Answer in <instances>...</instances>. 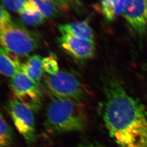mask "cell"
I'll use <instances>...</instances> for the list:
<instances>
[{
	"label": "cell",
	"mask_w": 147,
	"mask_h": 147,
	"mask_svg": "<svg viewBox=\"0 0 147 147\" xmlns=\"http://www.w3.org/2000/svg\"><path fill=\"white\" fill-rule=\"evenodd\" d=\"M102 119L117 147H147V109L114 77L104 86Z\"/></svg>",
	"instance_id": "cell-1"
},
{
	"label": "cell",
	"mask_w": 147,
	"mask_h": 147,
	"mask_svg": "<svg viewBox=\"0 0 147 147\" xmlns=\"http://www.w3.org/2000/svg\"><path fill=\"white\" fill-rule=\"evenodd\" d=\"M88 123L81 102L54 97L48 104L44 126L50 133L81 131L86 129Z\"/></svg>",
	"instance_id": "cell-2"
},
{
	"label": "cell",
	"mask_w": 147,
	"mask_h": 147,
	"mask_svg": "<svg viewBox=\"0 0 147 147\" xmlns=\"http://www.w3.org/2000/svg\"><path fill=\"white\" fill-rule=\"evenodd\" d=\"M40 36L20 23L12 22L0 31V46L18 57H26L38 49Z\"/></svg>",
	"instance_id": "cell-3"
},
{
	"label": "cell",
	"mask_w": 147,
	"mask_h": 147,
	"mask_svg": "<svg viewBox=\"0 0 147 147\" xmlns=\"http://www.w3.org/2000/svg\"><path fill=\"white\" fill-rule=\"evenodd\" d=\"M45 81L47 88L54 97L81 102L86 96L85 86L72 73L59 71L55 75H47Z\"/></svg>",
	"instance_id": "cell-4"
},
{
	"label": "cell",
	"mask_w": 147,
	"mask_h": 147,
	"mask_svg": "<svg viewBox=\"0 0 147 147\" xmlns=\"http://www.w3.org/2000/svg\"><path fill=\"white\" fill-rule=\"evenodd\" d=\"M5 109L27 144H33L36 138L34 112L16 98L10 99L6 104Z\"/></svg>",
	"instance_id": "cell-5"
},
{
	"label": "cell",
	"mask_w": 147,
	"mask_h": 147,
	"mask_svg": "<svg viewBox=\"0 0 147 147\" xmlns=\"http://www.w3.org/2000/svg\"><path fill=\"white\" fill-rule=\"evenodd\" d=\"M9 86L16 99L34 112L41 109L42 96L39 85L21 71L11 78Z\"/></svg>",
	"instance_id": "cell-6"
},
{
	"label": "cell",
	"mask_w": 147,
	"mask_h": 147,
	"mask_svg": "<svg viewBox=\"0 0 147 147\" xmlns=\"http://www.w3.org/2000/svg\"><path fill=\"white\" fill-rule=\"evenodd\" d=\"M60 47L73 58L85 61L93 58L96 53L95 42L83 38L61 34L57 38Z\"/></svg>",
	"instance_id": "cell-7"
},
{
	"label": "cell",
	"mask_w": 147,
	"mask_h": 147,
	"mask_svg": "<svg viewBox=\"0 0 147 147\" xmlns=\"http://www.w3.org/2000/svg\"><path fill=\"white\" fill-rule=\"evenodd\" d=\"M123 14L135 33L142 36L147 32V0H125Z\"/></svg>",
	"instance_id": "cell-8"
},
{
	"label": "cell",
	"mask_w": 147,
	"mask_h": 147,
	"mask_svg": "<svg viewBox=\"0 0 147 147\" xmlns=\"http://www.w3.org/2000/svg\"><path fill=\"white\" fill-rule=\"evenodd\" d=\"M21 62L18 55L0 47V74L12 78L21 71Z\"/></svg>",
	"instance_id": "cell-9"
},
{
	"label": "cell",
	"mask_w": 147,
	"mask_h": 147,
	"mask_svg": "<svg viewBox=\"0 0 147 147\" xmlns=\"http://www.w3.org/2000/svg\"><path fill=\"white\" fill-rule=\"evenodd\" d=\"M58 28L61 34H68L94 41L95 36L93 31L86 21L74 22L60 24L58 26Z\"/></svg>",
	"instance_id": "cell-10"
},
{
	"label": "cell",
	"mask_w": 147,
	"mask_h": 147,
	"mask_svg": "<svg viewBox=\"0 0 147 147\" xmlns=\"http://www.w3.org/2000/svg\"><path fill=\"white\" fill-rule=\"evenodd\" d=\"M42 58L39 55H34L22 64L21 72L35 83L39 85L42 75Z\"/></svg>",
	"instance_id": "cell-11"
},
{
	"label": "cell",
	"mask_w": 147,
	"mask_h": 147,
	"mask_svg": "<svg viewBox=\"0 0 147 147\" xmlns=\"http://www.w3.org/2000/svg\"><path fill=\"white\" fill-rule=\"evenodd\" d=\"M18 13L22 23L30 26H38L45 21V17L38 7L29 0L23 10Z\"/></svg>",
	"instance_id": "cell-12"
},
{
	"label": "cell",
	"mask_w": 147,
	"mask_h": 147,
	"mask_svg": "<svg viewBox=\"0 0 147 147\" xmlns=\"http://www.w3.org/2000/svg\"><path fill=\"white\" fill-rule=\"evenodd\" d=\"M125 0H101L102 13L107 21H113L123 13Z\"/></svg>",
	"instance_id": "cell-13"
},
{
	"label": "cell",
	"mask_w": 147,
	"mask_h": 147,
	"mask_svg": "<svg viewBox=\"0 0 147 147\" xmlns=\"http://www.w3.org/2000/svg\"><path fill=\"white\" fill-rule=\"evenodd\" d=\"M32 1L45 19L52 18L57 16L60 8L64 7L56 0H29Z\"/></svg>",
	"instance_id": "cell-14"
},
{
	"label": "cell",
	"mask_w": 147,
	"mask_h": 147,
	"mask_svg": "<svg viewBox=\"0 0 147 147\" xmlns=\"http://www.w3.org/2000/svg\"><path fill=\"white\" fill-rule=\"evenodd\" d=\"M42 65L43 71L47 75H55L59 71L57 59L54 54H51L42 58Z\"/></svg>",
	"instance_id": "cell-15"
},
{
	"label": "cell",
	"mask_w": 147,
	"mask_h": 147,
	"mask_svg": "<svg viewBox=\"0 0 147 147\" xmlns=\"http://www.w3.org/2000/svg\"><path fill=\"white\" fill-rule=\"evenodd\" d=\"M0 1L4 8L19 13L24 8L28 0H0Z\"/></svg>",
	"instance_id": "cell-16"
},
{
	"label": "cell",
	"mask_w": 147,
	"mask_h": 147,
	"mask_svg": "<svg viewBox=\"0 0 147 147\" xmlns=\"http://www.w3.org/2000/svg\"><path fill=\"white\" fill-rule=\"evenodd\" d=\"M11 17L8 11L0 4V31L12 22Z\"/></svg>",
	"instance_id": "cell-17"
},
{
	"label": "cell",
	"mask_w": 147,
	"mask_h": 147,
	"mask_svg": "<svg viewBox=\"0 0 147 147\" xmlns=\"http://www.w3.org/2000/svg\"><path fill=\"white\" fill-rule=\"evenodd\" d=\"M13 140L0 132V147H11Z\"/></svg>",
	"instance_id": "cell-18"
},
{
	"label": "cell",
	"mask_w": 147,
	"mask_h": 147,
	"mask_svg": "<svg viewBox=\"0 0 147 147\" xmlns=\"http://www.w3.org/2000/svg\"><path fill=\"white\" fill-rule=\"evenodd\" d=\"M64 8H67L69 5H75L79 4L78 0H56Z\"/></svg>",
	"instance_id": "cell-19"
},
{
	"label": "cell",
	"mask_w": 147,
	"mask_h": 147,
	"mask_svg": "<svg viewBox=\"0 0 147 147\" xmlns=\"http://www.w3.org/2000/svg\"><path fill=\"white\" fill-rule=\"evenodd\" d=\"M77 147H104L98 143H87L80 145Z\"/></svg>",
	"instance_id": "cell-20"
},
{
	"label": "cell",
	"mask_w": 147,
	"mask_h": 147,
	"mask_svg": "<svg viewBox=\"0 0 147 147\" xmlns=\"http://www.w3.org/2000/svg\"><path fill=\"white\" fill-rule=\"evenodd\" d=\"M0 114H1V113H0Z\"/></svg>",
	"instance_id": "cell-21"
}]
</instances>
